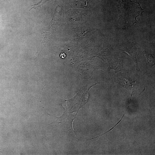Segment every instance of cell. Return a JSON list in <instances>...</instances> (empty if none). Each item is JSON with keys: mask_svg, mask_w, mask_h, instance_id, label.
I'll return each instance as SVG.
<instances>
[{"mask_svg": "<svg viewBox=\"0 0 155 155\" xmlns=\"http://www.w3.org/2000/svg\"><path fill=\"white\" fill-rule=\"evenodd\" d=\"M117 1L120 26L123 28L128 29L135 24L137 23V18L144 12L140 4L131 0Z\"/></svg>", "mask_w": 155, "mask_h": 155, "instance_id": "obj_1", "label": "cell"}, {"mask_svg": "<svg viewBox=\"0 0 155 155\" xmlns=\"http://www.w3.org/2000/svg\"><path fill=\"white\" fill-rule=\"evenodd\" d=\"M87 0H78L76 5L80 7H84L87 5Z\"/></svg>", "mask_w": 155, "mask_h": 155, "instance_id": "obj_2", "label": "cell"}, {"mask_svg": "<svg viewBox=\"0 0 155 155\" xmlns=\"http://www.w3.org/2000/svg\"><path fill=\"white\" fill-rule=\"evenodd\" d=\"M46 0H41L37 4H35L32 5L29 8V10L30 11L32 9H35L38 7H40L44 2H45Z\"/></svg>", "mask_w": 155, "mask_h": 155, "instance_id": "obj_3", "label": "cell"}, {"mask_svg": "<svg viewBox=\"0 0 155 155\" xmlns=\"http://www.w3.org/2000/svg\"><path fill=\"white\" fill-rule=\"evenodd\" d=\"M60 57L62 58H65L66 56V55L64 53H61L60 55Z\"/></svg>", "mask_w": 155, "mask_h": 155, "instance_id": "obj_4", "label": "cell"}, {"mask_svg": "<svg viewBox=\"0 0 155 155\" xmlns=\"http://www.w3.org/2000/svg\"><path fill=\"white\" fill-rule=\"evenodd\" d=\"M2 152H1V150H0V153H1Z\"/></svg>", "mask_w": 155, "mask_h": 155, "instance_id": "obj_5", "label": "cell"}]
</instances>
